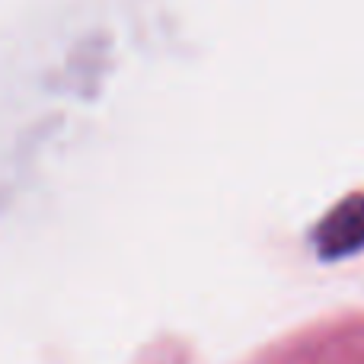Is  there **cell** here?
<instances>
[{
  "instance_id": "cell-1",
  "label": "cell",
  "mask_w": 364,
  "mask_h": 364,
  "mask_svg": "<svg viewBox=\"0 0 364 364\" xmlns=\"http://www.w3.org/2000/svg\"><path fill=\"white\" fill-rule=\"evenodd\" d=\"M316 243L326 256H342L364 246V195L342 201L333 214L320 224L316 230Z\"/></svg>"
}]
</instances>
